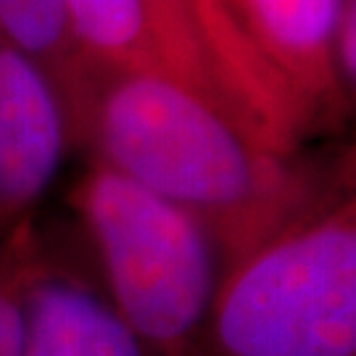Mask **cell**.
Listing matches in <instances>:
<instances>
[{
    "mask_svg": "<svg viewBox=\"0 0 356 356\" xmlns=\"http://www.w3.org/2000/svg\"><path fill=\"white\" fill-rule=\"evenodd\" d=\"M76 148L195 216L225 272L332 188L251 138L222 106L148 74L95 72Z\"/></svg>",
    "mask_w": 356,
    "mask_h": 356,
    "instance_id": "1",
    "label": "cell"
},
{
    "mask_svg": "<svg viewBox=\"0 0 356 356\" xmlns=\"http://www.w3.org/2000/svg\"><path fill=\"white\" fill-rule=\"evenodd\" d=\"M204 356H356V151L312 211L222 275Z\"/></svg>",
    "mask_w": 356,
    "mask_h": 356,
    "instance_id": "2",
    "label": "cell"
},
{
    "mask_svg": "<svg viewBox=\"0 0 356 356\" xmlns=\"http://www.w3.org/2000/svg\"><path fill=\"white\" fill-rule=\"evenodd\" d=\"M108 304L148 356H204L222 256L185 209L92 161L72 191Z\"/></svg>",
    "mask_w": 356,
    "mask_h": 356,
    "instance_id": "3",
    "label": "cell"
},
{
    "mask_svg": "<svg viewBox=\"0 0 356 356\" xmlns=\"http://www.w3.org/2000/svg\"><path fill=\"white\" fill-rule=\"evenodd\" d=\"M61 3L72 45L92 74L127 72L161 76L222 106L241 124L225 98L204 38L182 0Z\"/></svg>",
    "mask_w": 356,
    "mask_h": 356,
    "instance_id": "4",
    "label": "cell"
},
{
    "mask_svg": "<svg viewBox=\"0 0 356 356\" xmlns=\"http://www.w3.org/2000/svg\"><path fill=\"white\" fill-rule=\"evenodd\" d=\"M69 132L51 79L0 26V243L32 216Z\"/></svg>",
    "mask_w": 356,
    "mask_h": 356,
    "instance_id": "5",
    "label": "cell"
},
{
    "mask_svg": "<svg viewBox=\"0 0 356 356\" xmlns=\"http://www.w3.org/2000/svg\"><path fill=\"white\" fill-rule=\"evenodd\" d=\"M229 8L309 129L335 122L346 106L338 74L341 0H229Z\"/></svg>",
    "mask_w": 356,
    "mask_h": 356,
    "instance_id": "6",
    "label": "cell"
},
{
    "mask_svg": "<svg viewBox=\"0 0 356 356\" xmlns=\"http://www.w3.org/2000/svg\"><path fill=\"white\" fill-rule=\"evenodd\" d=\"M214 61L219 85L241 124L261 145L293 156L309 132L304 114L269 66L251 48L229 0H182Z\"/></svg>",
    "mask_w": 356,
    "mask_h": 356,
    "instance_id": "7",
    "label": "cell"
},
{
    "mask_svg": "<svg viewBox=\"0 0 356 356\" xmlns=\"http://www.w3.org/2000/svg\"><path fill=\"white\" fill-rule=\"evenodd\" d=\"M24 356H148L111 304L42 259L26 296Z\"/></svg>",
    "mask_w": 356,
    "mask_h": 356,
    "instance_id": "8",
    "label": "cell"
},
{
    "mask_svg": "<svg viewBox=\"0 0 356 356\" xmlns=\"http://www.w3.org/2000/svg\"><path fill=\"white\" fill-rule=\"evenodd\" d=\"M0 26L51 79L61 101L69 148L79 145L92 72L76 56L61 0H0Z\"/></svg>",
    "mask_w": 356,
    "mask_h": 356,
    "instance_id": "9",
    "label": "cell"
},
{
    "mask_svg": "<svg viewBox=\"0 0 356 356\" xmlns=\"http://www.w3.org/2000/svg\"><path fill=\"white\" fill-rule=\"evenodd\" d=\"M45 259L32 216H26L6 241L0 243V356H24L29 317V285Z\"/></svg>",
    "mask_w": 356,
    "mask_h": 356,
    "instance_id": "10",
    "label": "cell"
},
{
    "mask_svg": "<svg viewBox=\"0 0 356 356\" xmlns=\"http://www.w3.org/2000/svg\"><path fill=\"white\" fill-rule=\"evenodd\" d=\"M338 74L346 101H356V0H341L338 19Z\"/></svg>",
    "mask_w": 356,
    "mask_h": 356,
    "instance_id": "11",
    "label": "cell"
}]
</instances>
